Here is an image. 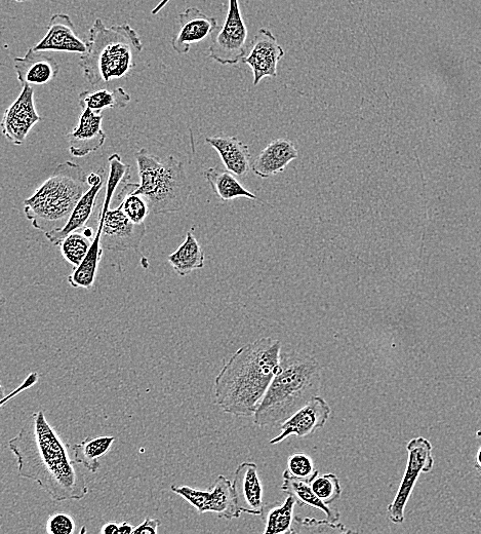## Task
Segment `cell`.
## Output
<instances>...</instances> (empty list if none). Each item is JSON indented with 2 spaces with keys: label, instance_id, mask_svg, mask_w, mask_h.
I'll return each instance as SVG.
<instances>
[{
  "label": "cell",
  "instance_id": "cell-1",
  "mask_svg": "<svg viewBox=\"0 0 481 534\" xmlns=\"http://www.w3.org/2000/svg\"><path fill=\"white\" fill-rule=\"evenodd\" d=\"M9 448L16 456L19 475L35 481L55 502L87 497L85 474L43 410L26 419L20 433L9 441Z\"/></svg>",
  "mask_w": 481,
  "mask_h": 534
},
{
  "label": "cell",
  "instance_id": "cell-2",
  "mask_svg": "<svg viewBox=\"0 0 481 534\" xmlns=\"http://www.w3.org/2000/svg\"><path fill=\"white\" fill-rule=\"evenodd\" d=\"M282 343L263 337L240 348L215 379V402L237 417L254 416L280 366Z\"/></svg>",
  "mask_w": 481,
  "mask_h": 534
},
{
  "label": "cell",
  "instance_id": "cell-3",
  "mask_svg": "<svg viewBox=\"0 0 481 534\" xmlns=\"http://www.w3.org/2000/svg\"><path fill=\"white\" fill-rule=\"evenodd\" d=\"M322 381L323 368L315 358L298 352L282 353L279 369L254 415V424L282 425L317 396Z\"/></svg>",
  "mask_w": 481,
  "mask_h": 534
},
{
  "label": "cell",
  "instance_id": "cell-4",
  "mask_svg": "<svg viewBox=\"0 0 481 534\" xmlns=\"http://www.w3.org/2000/svg\"><path fill=\"white\" fill-rule=\"evenodd\" d=\"M87 45L79 65L93 87L126 78L143 50L141 38L131 25L106 27L101 19L94 21Z\"/></svg>",
  "mask_w": 481,
  "mask_h": 534
},
{
  "label": "cell",
  "instance_id": "cell-5",
  "mask_svg": "<svg viewBox=\"0 0 481 534\" xmlns=\"http://www.w3.org/2000/svg\"><path fill=\"white\" fill-rule=\"evenodd\" d=\"M82 167L70 161L56 167L52 176L24 201V213L45 235L65 226L76 205L90 188Z\"/></svg>",
  "mask_w": 481,
  "mask_h": 534
},
{
  "label": "cell",
  "instance_id": "cell-6",
  "mask_svg": "<svg viewBox=\"0 0 481 534\" xmlns=\"http://www.w3.org/2000/svg\"><path fill=\"white\" fill-rule=\"evenodd\" d=\"M140 183L127 179L122 188L142 196L154 214H169L183 210L191 195V184L184 165L175 157H158L141 148L136 152Z\"/></svg>",
  "mask_w": 481,
  "mask_h": 534
},
{
  "label": "cell",
  "instance_id": "cell-7",
  "mask_svg": "<svg viewBox=\"0 0 481 534\" xmlns=\"http://www.w3.org/2000/svg\"><path fill=\"white\" fill-rule=\"evenodd\" d=\"M248 35L238 0H228L225 22L211 36L209 57L221 65H237L247 56Z\"/></svg>",
  "mask_w": 481,
  "mask_h": 534
},
{
  "label": "cell",
  "instance_id": "cell-8",
  "mask_svg": "<svg viewBox=\"0 0 481 534\" xmlns=\"http://www.w3.org/2000/svg\"><path fill=\"white\" fill-rule=\"evenodd\" d=\"M432 444L424 437H418L408 443L409 453L406 473L396 492L393 502L388 506V519L394 524L405 521V511L411 499L419 476L430 473L434 466Z\"/></svg>",
  "mask_w": 481,
  "mask_h": 534
},
{
  "label": "cell",
  "instance_id": "cell-9",
  "mask_svg": "<svg viewBox=\"0 0 481 534\" xmlns=\"http://www.w3.org/2000/svg\"><path fill=\"white\" fill-rule=\"evenodd\" d=\"M171 489L199 514L214 513L227 520L237 519L242 515L233 484L225 476H218L212 488L207 491L177 485H172Z\"/></svg>",
  "mask_w": 481,
  "mask_h": 534
},
{
  "label": "cell",
  "instance_id": "cell-10",
  "mask_svg": "<svg viewBox=\"0 0 481 534\" xmlns=\"http://www.w3.org/2000/svg\"><path fill=\"white\" fill-rule=\"evenodd\" d=\"M99 224L102 226L101 244L109 251L137 249L146 235L145 223L133 222L119 207L101 212Z\"/></svg>",
  "mask_w": 481,
  "mask_h": 534
},
{
  "label": "cell",
  "instance_id": "cell-11",
  "mask_svg": "<svg viewBox=\"0 0 481 534\" xmlns=\"http://www.w3.org/2000/svg\"><path fill=\"white\" fill-rule=\"evenodd\" d=\"M331 406L320 396H314L280 425L282 433L270 440L271 445L282 443L291 436L307 438L323 429L329 421Z\"/></svg>",
  "mask_w": 481,
  "mask_h": 534
},
{
  "label": "cell",
  "instance_id": "cell-12",
  "mask_svg": "<svg viewBox=\"0 0 481 534\" xmlns=\"http://www.w3.org/2000/svg\"><path fill=\"white\" fill-rule=\"evenodd\" d=\"M285 57V51L277 42L275 35L268 29L261 28L252 41L249 54L244 62L252 69L254 86L265 78L275 79L278 62Z\"/></svg>",
  "mask_w": 481,
  "mask_h": 534
},
{
  "label": "cell",
  "instance_id": "cell-13",
  "mask_svg": "<svg viewBox=\"0 0 481 534\" xmlns=\"http://www.w3.org/2000/svg\"><path fill=\"white\" fill-rule=\"evenodd\" d=\"M42 121L34 103V91L24 86L16 101L7 108L2 123L5 137L14 145H22L33 127Z\"/></svg>",
  "mask_w": 481,
  "mask_h": 534
},
{
  "label": "cell",
  "instance_id": "cell-14",
  "mask_svg": "<svg viewBox=\"0 0 481 534\" xmlns=\"http://www.w3.org/2000/svg\"><path fill=\"white\" fill-rule=\"evenodd\" d=\"M102 113L82 109L77 127L67 135L69 152L74 158H85L101 148L106 141Z\"/></svg>",
  "mask_w": 481,
  "mask_h": 534
},
{
  "label": "cell",
  "instance_id": "cell-15",
  "mask_svg": "<svg viewBox=\"0 0 481 534\" xmlns=\"http://www.w3.org/2000/svg\"><path fill=\"white\" fill-rule=\"evenodd\" d=\"M39 52H63L84 55L88 50L87 42L79 38L69 15L54 14L49 22L46 36L35 47Z\"/></svg>",
  "mask_w": 481,
  "mask_h": 534
},
{
  "label": "cell",
  "instance_id": "cell-16",
  "mask_svg": "<svg viewBox=\"0 0 481 534\" xmlns=\"http://www.w3.org/2000/svg\"><path fill=\"white\" fill-rule=\"evenodd\" d=\"M232 484L239 510L242 513L260 516L265 505L264 490L257 465L251 462L240 464L234 473Z\"/></svg>",
  "mask_w": 481,
  "mask_h": 534
},
{
  "label": "cell",
  "instance_id": "cell-17",
  "mask_svg": "<svg viewBox=\"0 0 481 534\" xmlns=\"http://www.w3.org/2000/svg\"><path fill=\"white\" fill-rule=\"evenodd\" d=\"M179 19L180 27L172 42L174 51L179 55L188 54L191 46L205 41L219 27L215 17L196 8H188Z\"/></svg>",
  "mask_w": 481,
  "mask_h": 534
},
{
  "label": "cell",
  "instance_id": "cell-18",
  "mask_svg": "<svg viewBox=\"0 0 481 534\" xmlns=\"http://www.w3.org/2000/svg\"><path fill=\"white\" fill-rule=\"evenodd\" d=\"M14 68L22 87L47 85L60 71V65L54 57L33 48L28 49L24 57L14 59Z\"/></svg>",
  "mask_w": 481,
  "mask_h": 534
},
{
  "label": "cell",
  "instance_id": "cell-19",
  "mask_svg": "<svg viewBox=\"0 0 481 534\" xmlns=\"http://www.w3.org/2000/svg\"><path fill=\"white\" fill-rule=\"evenodd\" d=\"M88 181L91 185L88 192L80 199L65 226L45 235L54 246H60L71 233L83 230L94 213L98 195L103 188V179L101 175L92 173L88 176Z\"/></svg>",
  "mask_w": 481,
  "mask_h": 534
},
{
  "label": "cell",
  "instance_id": "cell-20",
  "mask_svg": "<svg viewBox=\"0 0 481 534\" xmlns=\"http://www.w3.org/2000/svg\"><path fill=\"white\" fill-rule=\"evenodd\" d=\"M299 152L295 144L287 139H276L264 148L252 165V171L260 178H270L283 173Z\"/></svg>",
  "mask_w": 481,
  "mask_h": 534
},
{
  "label": "cell",
  "instance_id": "cell-21",
  "mask_svg": "<svg viewBox=\"0 0 481 534\" xmlns=\"http://www.w3.org/2000/svg\"><path fill=\"white\" fill-rule=\"evenodd\" d=\"M206 142L214 147L225 168L238 178H245L252 169L250 148L236 137H208Z\"/></svg>",
  "mask_w": 481,
  "mask_h": 534
},
{
  "label": "cell",
  "instance_id": "cell-22",
  "mask_svg": "<svg viewBox=\"0 0 481 534\" xmlns=\"http://www.w3.org/2000/svg\"><path fill=\"white\" fill-rule=\"evenodd\" d=\"M205 178L211 185L213 192L223 201L229 202L239 198L261 201L239 182L237 176L219 167H213L205 171Z\"/></svg>",
  "mask_w": 481,
  "mask_h": 534
},
{
  "label": "cell",
  "instance_id": "cell-23",
  "mask_svg": "<svg viewBox=\"0 0 481 534\" xmlns=\"http://www.w3.org/2000/svg\"><path fill=\"white\" fill-rule=\"evenodd\" d=\"M102 226L98 224V231L95 235L91 249L82 263L73 267L72 273L68 277V282L73 288L92 289L97 280L99 264L103 255L101 244Z\"/></svg>",
  "mask_w": 481,
  "mask_h": 534
},
{
  "label": "cell",
  "instance_id": "cell-24",
  "mask_svg": "<svg viewBox=\"0 0 481 534\" xmlns=\"http://www.w3.org/2000/svg\"><path fill=\"white\" fill-rule=\"evenodd\" d=\"M282 490L288 495H292L300 507H308L323 512L330 521L339 522L340 512L320 500L309 481L284 477Z\"/></svg>",
  "mask_w": 481,
  "mask_h": 534
},
{
  "label": "cell",
  "instance_id": "cell-25",
  "mask_svg": "<svg viewBox=\"0 0 481 534\" xmlns=\"http://www.w3.org/2000/svg\"><path fill=\"white\" fill-rule=\"evenodd\" d=\"M192 231L193 228L187 233L185 242L168 258L174 271L181 277L202 270L205 266V252Z\"/></svg>",
  "mask_w": 481,
  "mask_h": 534
},
{
  "label": "cell",
  "instance_id": "cell-26",
  "mask_svg": "<svg viewBox=\"0 0 481 534\" xmlns=\"http://www.w3.org/2000/svg\"><path fill=\"white\" fill-rule=\"evenodd\" d=\"M114 442L112 436L88 437L72 446L74 460L92 473H97L101 467L100 460L110 451Z\"/></svg>",
  "mask_w": 481,
  "mask_h": 534
},
{
  "label": "cell",
  "instance_id": "cell-27",
  "mask_svg": "<svg viewBox=\"0 0 481 534\" xmlns=\"http://www.w3.org/2000/svg\"><path fill=\"white\" fill-rule=\"evenodd\" d=\"M296 500L289 495L282 504L265 505L260 515L264 523L266 534L292 533L295 521Z\"/></svg>",
  "mask_w": 481,
  "mask_h": 534
},
{
  "label": "cell",
  "instance_id": "cell-28",
  "mask_svg": "<svg viewBox=\"0 0 481 534\" xmlns=\"http://www.w3.org/2000/svg\"><path fill=\"white\" fill-rule=\"evenodd\" d=\"M79 105L96 113H102L105 109L125 108L131 102V96L123 88L114 90L101 89L85 91L79 94Z\"/></svg>",
  "mask_w": 481,
  "mask_h": 534
},
{
  "label": "cell",
  "instance_id": "cell-29",
  "mask_svg": "<svg viewBox=\"0 0 481 534\" xmlns=\"http://www.w3.org/2000/svg\"><path fill=\"white\" fill-rule=\"evenodd\" d=\"M92 228L85 227L68 235L60 248L64 259L73 267H77L88 255L94 241Z\"/></svg>",
  "mask_w": 481,
  "mask_h": 534
},
{
  "label": "cell",
  "instance_id": "cell-30",
  "mask_svg": "<svg viewBox=\"0 0 481 534\" xmlns=\"http://www.w3.org/2000/svg\"><path fill=\"white\" fill-rule=\"evenodd\" d=\"M109 174L106 185V195L101 211H108L114 198L115 190L119 184L124 183L130 178V167L123 163L118 154L112 155L108 159Z\"/></svg>",
  "mask_w": 481,
  "mask_h": 534
},
{
  "label": "cell",
  "instance_id": "cell-31",
  "mask_svg": "<svg viewBox=\"0 0 481 534\" xmlns=\"http://www.w3.org/2000/svg\"><path fill=\"white\" fill-rule=\"evenodd\" d=\"M311 487L317 497L327 505H331L340 500L342 487L339 477L335 474H319L310 482Z\"/></svg>",
  "mask_w": 481,
  "mask_h": 534
},
{
  "label": "cell",
  "instance_id": "cell-32",
  "mask_svg": "<svg viewBox=\"0 0 481 534\" xmlns=\"http://www.w3.org/2000/svg\"><path fill=\"white\" fill-rule=\"evenodd\" d=\"M351 529L344 524L332 522L329 519L316 520L313 518L296 517L292 534L298 533H351Z\"/></svg>",
  "mask_w": 481,
  "mask_h": 534
},
{
  "label": "cell",
  "instance_id": "cell-33",
  "mask_svg": "<svg viewBox=\"0 0 481 534\" xmlns=\"http://www.w3.org/2000/svg\"><path fill=\"white\" fill-rule=\"evenodd\" d=\"M117 199L120 201L118 207L135 223H144L151 212L147 201L142 196L131 194L124 188L120 190Z\"/></svg>",
  "mask_w": 481,
  "mask_h": 534
},
{
  "label": "cell",
  "instance_id": "cell-34",
  "mask_svg": "<svg viewBox=\"0 0 481 534\" xmlns=\"http://www.w3.org/2000/svg\"><path fill=\"white\" fill-rule=\"evenodd\" d=\"M319 472L315 469L310 456L304 453H295L288 459V467L283 477L300 479L311 482Z\"/></svg>",
  "mask_w": 481,
  "mask_h": 534
},
{
  "label": "cell",
  "instance_id": "cell-35",
  "mask_svg": "<svg viewBox=\"0 0 481 534\" xmlns=\"http://www.w3.org/2000/svg\"><path fill=\"white\" fill-rule=\"evenodd\" d=\"M74 530L73 518L65 513H55L47 521L46 531L49 534H71Z\"/></svg>",
  "mask_w": 481,
  "mask_h": 534
},
{
  "label": "cell",
  "instance_id": "cell-36",
  "mask_svg": "<svg viewBox=\"0 0 481 534\" xmlns=\"http://www.w3.org/2000/svg\"><path fill=\"white\" fill-rule=\"evenodd\" d=\"M160 524H162V522H160L158 519L146 518L142 524L138 525L134 529L133 533L134 534H147V533L156 534L158 532V528Z\"/></svg>",
  "mask_w": 481,
  "mask_h": 534
},
{
  "label": "cell",
  "instance_id": "cell-37",
  "mask_svg": "<svg viewBox=\"0 0 481 534\" xmlns=\"http://www.w3.org/2000/svg\"><path fill=\"white\" fill-rule=\"evenodd\" d=\"M37 381V374L36 373H32L25 381V383L18 389L16 390L10 397H8L7 399H4L3 400V405L6 403L7 400H10L13 396H15L17 393H20L21 391H23L24 389H28L30 387H32Z\"/></svg>",
  "mask_w": 481,
  "mask_h": 534
},
{
  "label": "cell",
  "instance_id": "cell-38",
  "mask_svg": "<svg viewBox=\"0 0 481 534\" xmlns=\"http://www.w3.org/2000/svg\"><path fill=\"white\" fill-rule=\"evenodd\" d=\"M101 533L119 534V523L113 521L105 523L101 529Z\"/></svg>",
  "mask_w": 481,
  "mask_h": 534
},
{
  "label": "cell",
  "instance_id": "cell-39",
  "mask_svg": "<svg viewBox=\"0 0 481 534\" xmlns=\"http://www.w3.org/2000/svg\"><path fill=\"white\" fill-rule=\"evenodd\" d=\"M133 525H131L129 522H122L119 523V534H129L133 533L134 531Z\"/></svg>",
  "mask_w": 481,
  "mask_h": 534
},
{
  "label": "cell",
  "instance_id": "cell-40",
  "mask_svg": "<svg viewBox=\"0 0 481 534\" xmlns=\"http://www.w3.org/2000/svg\"><path fill=\"white\" fill-rule=\"evenodd\" d=\"M171 2V0H162V2H160L153 10H152V15L155 16L157 14H159L160 12H162L167 6L168 4Z\"/></svg>",
  "mask_w": 481,
  "mask_h": 534
},
{
  "label": "cell",
  "instance_id": "cell-41",
  "mask_svg": "<svg viewBox=\"0 0 481 534\" xmlns=\"http://www.w3.org/2000/svg\"><path fill=\"white\" fill-rule=\"evenodd\" d=\"M475 469L481 475V446L479 447V449L477 450V453H476Z\"/></svg>",
  "mask_w": 481,
  "mask_h": 534
},
{
  "label": "cell",
  "instance_id": "cell-42",
  "mask_svg": "<svg viewBox=\"0 0 481 534\" xmlns=\"http://www.w3.org/2000/svg\"><path fill=\"white\" fill-rule=\"evenodd\" d=\"M17 3L31 2V0H16Z\"/></svg>",
  "mask_w": 481,
  "mask_h": 534
}]
</instances>
